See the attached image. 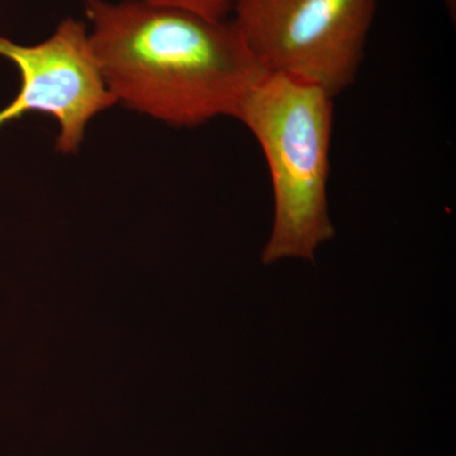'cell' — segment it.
<instances>
[{"label": "cell", "mask_w": 456, "mask_h": 456, "mask_svg": "<svg viewBox=\"0 0 456 456\" xmlns=\"http://www.w3.org/2000/svg\"><path fill=\"white\" fill-rule=\"evenodd\" d=\"M89 38L117 103L173 127L235 118L266 71L231 20L149 0H84Z\"/></svg>", "instance_id": "cell-1"}, {"label": "cell", "mask_w": 456, "mask_h": 456, "mask_svg": "<svg viewBox=\"0 0 456 456\" xmlns=\"http://www.w3.org/2000/svg\"><path fill=\"white\" fill-rule=\"evenodd\" d=\"M235 118L263 150L274 193V224L261 260L314 261L335 236L327 198L334 97L314 84L266 73L248 90Z\"/></svg>", "instance_id": "cell-2"}, {"label": "cell", "mask_w": 456, "mask_h": 456, "mask_svg": "<svg viewBox=\"0 0 456 456\" xmlns=\"http://www.w3.org/2000/svg\"><path fill=\"white\" fill-rule=\"evenodd\" d=\"M378 0H235L231 22L266 73L336 97L358 77Z\"/></svg>", "instance_id": "cell-3"}, {"label": "cell", "mask_w": 456, "mask_h": 456, "mask_svg": "<svg viewBox=\"0 0 456 456\" xmlns=\"http://www.w3.org/2000/svg\"><path fill=\"white\" fill-rule=\"evenodd\" d=\"M0 56L17 66L20 88L0 110V128L29 113L59 125L56 151L74 154L93 118L117 104L90 44L88 25L65 18L46 40L23 46L0 36Z\"/></svg>", "instance_id": "cell-4"}, {"label": "cell", "mask_w": 456, "mask_h": 456, "mask_svg": "<svg viewBox=\"0 0 456 456\" xmlns=\"http://www.w3.org/2000/svg\"><path fill=\"white\" fill-rule=\"evenodd\" d=\"M156 4L167 5L193 12L209 20H230L235 0H149Z\"/></svg>", "instance_id": "cell-5"}]
</instances>
